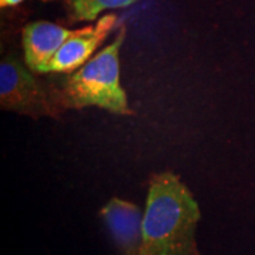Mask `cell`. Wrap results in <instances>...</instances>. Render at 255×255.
I'll use <instances>...</instances> for the list:
<instances>
[{
    "mask_svg": "<svg viewBox=\"0 0 255 255\" xmlns=\"http://www.w3.org/2000/svg\"><path fill=\"white\" fill-rule=\"evenodd\" d=\"M140 255H146V254H145V253H142V251H140Z\"/></svg>",
    "mask_w": 255,
    "mask_h": 255,
    "instance_id": "30bf717a",
    "label": "cell"
},
{
    "mask_svg": "<svg viewBox=\"0 0 255 255\" xmlns=\"http://www.w3.org/2000/svg\"><path fill=\"white\" fill-rule=\"evenodd\" d=\"M0 104L3 110L31 118L57 117L60 112L55 97L44 90L28 67L13 57H6L0 64Z\"/></svg>",
    "mask_w": 255,
    "mask_h": 255,
    "instance_id": "3957f363",
    "label": "cell"
},
{
    "mask_svg": "<svg viewBox=\"0 0 255 255\" xmlns=\"http://www.w3.org/2000/svg\"><path fill=\"white\" fill-rule=\"evenodd\" d=\"M23 0H0L1 7H10V6H17Z\"/></svg>",
    "mask_w": 255,
    "mask_h": 255,
    "instance_id": "ba28073f",
    "label": "cell"
},
{
    "mask_svg": "<svg viewBox=\"0 0 255 255\" xmlns=\"http://www.w3.org/2000/svg\"><path fill=\"white\" fill-rule=\"evenodd\" d=\"M136 0H65L70 18L73 21H92L107 10L129 7Z\"/></svg>",
    "mask_w": 255,
    "mask_h": 255,
    "instance_id": "52a82bcc",
    "label": "cell"
},
{
    "mask_svg": "<svg viewBox=\"0 0 255 255\" xmlns=\"http://www.w3.org/2000/svg\"><path fill=\"white\" fill-rule=\"evenodd\" d=\"M75 30L50 21L30 23L23 30V51L28 68L37 74L48 73V65Z\"/></svg>",
    "mask_w": 255,
    "mask_h": 255,
    "instance_id": "8992f818",
    "label": "cell"
},
{
    "mask_svg": "<svg viewBox=\"0 0 255 255\" xmlns=\"http://www.w3.org/2000/svg\"><path fill=\"white\" fill-rule=\"evenodd\" d=\"M117 14H105L95 24L77 28L48 65V73H71L87 63L118 26Z\"/></svg>",
    "mask_w": 255,
    "mask_h": 255,
    "instance_id": "277c9868",
    "label": "cell"
},
{
    "mask_svg": "<svg viewBox=\"0 0 255 255\" xmlns=\"http://www.w3.org/2000/svg\"><path fill=\"white\" fill-rule=\"evenodd\" d=\"M189 255H201V253L199 251V247H196V248H194V250H193V251H191Z\"/></svg>",
    "mask_w": 255,
    "mask_h": 255,
    "instance_id": "9c48e42d",
    "label": "cell"
},
{
    "mask_svg": "<svg viewBox=\"0 0 255 255\" xmlns=\"http://www.w3.org/2000/svg\"><path fill=\"white\" fill-rule=\"evenodd\" d=\"M199 220V204L180 177L170 172L155 174L143 210L142 253L189 255L197 247Z\"/></svg>",
    "mask_w": 255,
    "mask_h": 255,
    "instance_id": "6da1fadb",
    "label": "cell"
},
{
    "mask_svg": "<svg viewBox=\"0 0 255 255\" xmlns=\"http://www.w3.org/2000/svg\"><path fill=\"white\" fill-rule=\"evenodd\" d=\"M101 217L122 254L140 255L143 213L136 204L114 197L102 207Z\"/></svg>",
    "mask_w": 255,
    "mask_h": 255,
    "instance_id": "5b68a950",
    "label": "cell"
},
{
    "mask_svg": "<svg viewBox=\"0 0 255 255\" xmlns=\"http://www.w3.org/2000/svg\"><path fill=\"white\" fill-rule=\"evenodd\" d=\"M127 36L125 27L119 28L114 41L87 63L75 70L64 84L57 100L63 108L98 107L119 115H130L127 92L121 85L119 50Z\"/></svg>",
    "mask_w": 255,
    "mask_h": 255,
    "instance_id": "7a4b0ae2",
    "label": "cell"
}]
</instances>
